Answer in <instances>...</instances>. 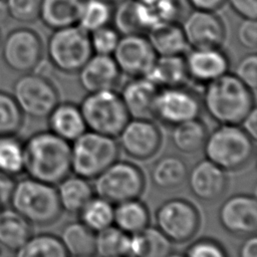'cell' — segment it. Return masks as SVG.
<instances>
[{
    "label": "cell",
    "instance_id": "cell-1",
    "mask_svg": "<svg viewBox=\"0 0 257 257\" xmlns=\"http://www.w3.org/2000/svg\"><path fill=\"white\" fill-rule=\"evenodd\" d=\"M71 173L70 143L47 131H39L24 141V174L56 186Z\"/></svg>",
    "mask_w": 257,
    "mask_h": 257
},
{
    "label": "cell",
    "instance_id": "cell-2",
    "mask_svg": "<svg viewBox=\"0 0 257 257\" xmlns=\"http://www.w3.org/2000/svg\"><path fill=\"white\" fill-rule=\"evenodd\" d=\"M201 102L219 124H240L255 107L254 91L229 72L205 84Z\"/></svg>",
    "mask_w": 257,
    "mask_h": 257
},
{
    "label": "cell",
    "instance_id": "cell-3",
    "mask_svg": "<svg viewBox=\"0 0 257 257\" xmlns=\"http://www.w3.org/2000/svg\"><path fill=\"white\" fill-rule=\"evenodd\" d=\"M9 206L32 226H50L62 214L55 186L27 176L15 182Z\"/></svg>",
    "mask_w": 257,
    "mask_h": 257
},
{
    "label": "cell",
    "instance_id": "cell-4",
    "mask_svg": "<svg viewBox=\"0 0 257 257\" xmlns=\"http://www.w3.org/2000/svg\"><path fill=\"white\" fill-rule=\"evenodd\" d=\"M253 140L239 124H219L208 133L204 155L225 172L245 169L255 155Z\"/></svg>",
    "mask_w": 257,
    "mask_h": 257
},
{
    "label": "cell",
    "instance_id": "cell-5",
    "mask_svg": "<svg viewBox=\"0 0 257 257\" xmlns=\"http://www.w3.org/2000/svg\"><path fill=\"white\" fill-rule=\"evenodd\" d=\"M120 150L115 138L85 131L70 143L71 172L93 180L118 160Z\"/></svg>",
    "mask_w": 257,
    "mask_h": 257
},
{
    "label": "cell",
    "instance_id": "cell-6",
    "mask_svg": "<svg viewBox=\"0 0 257 257\" xmlns=\"http://www.w3.org/2000/svg\"><path fill=\"white\" fill-rule=\"evenodd\" d=\"M87 131L117 138L131 118L115 89L88 92L78 104Z\"/></svg>",
    "mask_w": 257,
    "mask_h": 257
},
{
    "label": "cell",
    "instance_id": "cell-7",
    "mask_svg": "<svg viewBox=\"0 0 257 257\" xmlns=\"http://www.w3.org/2000/svg\"><path fill=\"white\" fill-rule=\"evenodd\" d=\"M46 54L58 71L77 73L92 55L89 34L78 25L54 29L47 39Z\"/></svg>",
    "mask_w": 257,
    "mask_h": 257
},
{
    "label": "cell",
    "instance_id": "cell-8",
    "mask_svg": "<svg viewBox=\"0 0 257 257\" xmlns=\"http://www.w3.org/2000/svg\"><path fill=\"white\" fill-rule=\"evenodd\" d=\"M93 180L94 194L113 205L138 199L146 189L144 172L128 161L116 160Z\"/></svg>",
    "mask_w": 257,
    "mask_h": 257
},
{
    "label": "cell",
    "instance_id": "cell-9",
    "mask_svg": "<svg viewBox=\"0 0 257 257\" xmlns=\"http://www.w3.org/2000/svg\"><path fill=\"white\" fill-rule=\"evenodd\" d=\"M12 96L22 113L34 119H43L59 102L55 84L42 74L22 73L13 83Z\"/></svg>",
    "mask_w": 257,
    "mask_h": 257
},
{
    "label": "cell",
    "instance_id": "cell-10",
    "mask_svg": "<svg viewBox=\"0 0 257 257\" xmlns=\"http://www.w3.org/2000/svg\"><path fill=\"white\" fill-rule=\"evenodd\" d=\"M156 227L172 242L184 244L191 241L201 226L198 208L185 198H170L155 212Z\"/></svg>",
    "mask_w": 257,
    "mask_h": 257
},
{
    "label": "cell",
    "instance_id": "cell-11",
    "mask_svg": "<svg viewBox=\"0 0 257 257\" xmlns=\"http://www.w3.org/2000/svg\"><path fill=\"white\" fill-rule=\"evenodd\" d=\"M44 47L40 35L31 28L11 30L5 37L1 55L4 63L19 73L33 72L41 63Z\"/></svg>",
    "mask_w": 257,
    "mask_h": 257
},
{
    "label": "cell",
    "instance_id": "cell-12",
    "mask_svg": "<svg viewBox=\"0 0 257 257\" xmlns=\"http://www.w3.org/2000/svg\"><path fill=\"white\" fill-rule=\"evenodd\" d=\"M202 109L201 97L185 85L163 87L157 93L153 117L174 126L200 117Z\"/></svg>",
    "mask_w": 257,
    "mask_h": 257
},
{
    "label": "cell",
    "instance_id": "cell-13",
    "mask_svg": "<svg viewBox=\"0 0 257 257\" xmlns=\"http://www.w3.org/2000/svg\"><path fill=\"white\" fill-rule=\"evenodd\" d=\"M117 138L119 150L137 161H147L155 157L163 143L162 132L152 118L131 117Z\"/></svg>",
    "mask_w": 257,
    "mask_h": 257
},
{
    "label": "cell",
    "instance_id": "cell-14",
    "mask_svg": "<svg viewBox=\"0 0 257 257\" xmlns=\"http://www.w3.org/2000/svg\"><path fill=\"white\" fill-rule=\"evenodd\" d=\"M111 56L128 77L147 76L158 57L146 34L121 35Z\"/></svg>",
    "mask_w": 257,
    "mask_h": 257
},
{
    "label": "cell",
    "instance_id": "cell-15",
    "mask_svg": "<svg viewBox=\"0 0 257 257\" xmlns=\"http://www.w3.org/2000/svg\"><path fill=\"white\" fill-rule=\"evenodd\" d=\"M218 221L227 233L234 236H248L257 230V199L246 193L226 198L218 210Z\"/></svg>",
    "mask_w": 257,
    "mask_h": 257
},
{
    "label": "cell",
    "instance_id": "cell-16",
    "mask_svg": "<svg viewBox=\"0 0 257 257\" xmlns=\"http://www.w3.org/2000/svg\"><path fill=\"white\" fill-rule=\"evenodd\" d=\"M181 26L191 48L222 47L226 40V25L213 11L193 9L186 14Z\"/></svg>",
    "mask_w": 257,
    "mask_h": 257
},
{
    "label": "cell",
    "instance_id": "cell-17",
    "mask_svg": "<svg viewBox=\"0 0 257 257\" xmlns=\"http://www.w3.org/2000/svg\"><path fill=\"white\" fill-rule=\"evenodd\" d=\"M186 181L191 194L205 203L220 199L228 186L227 172L206 158L197 162L188 171Z\"/></svg>",
    "mask_w": 257,
    "mask_h": 257
},
{
    "label": "cell",
    "instance_id": "cell-18",
    "mask_svg": "<svg viewBox=\"0 0 257 257\" xmlns=\"http://www.w3.org/2000/svg\"><path fill=\"white\" fill-rule=\"evenodd\" d=\"M189 79L206 84L229 72L230 59L221 47L191 48L185 54Z\"/></svg>",
    "mask_w": 257,
    "mask_h": 257
},
{
    "label": "cell",
    "instance_id": "cell-19",
    "mask_svg": "<svg viewBox=\"0 0 257 257\" xmlns=\"http://www.w3.org/2000/svg\"><path fill=\"white\" fill-rule=\"evenodd\" d=\"M79 84L87 93L115 89L121 72L111 55L94 54L77 72Z\"/></svg>",
    "mask_w": 257,
    "mask_h": 257
},
{
    "label": "cell",
    "instance_id": "cell-20",
    "mask_svg": "<svg viewBox=\"0 0 257 257\" xmlns=\"http://www.w3.org/2000/svg\"><path fill=\"white\" fill-rule=\"evenodd\" d=\"M159 87L146 76L130 77L121 86L119 95L133 118H152Z\"/></svg>",
    "mask_w": 257,
    "mask_h": 257
},
{
    "label": "cell",
    "instance_id": "cell-21",
    "mask_svg": "<svg viewBox=\"0 0 257 257\" xmlns=\"http://www.w3.org/2000/svg\"><path fill=\"white\" fill-rule=\"evenodd\" d=\"M140 23L149 30L169 23H179L187 14L186 0H136Z\"/></svg>",
    "mask_w": 257,
    "mask_h": 257
},
{
    "label": "cell",
    "instance_id": "cell-22",
    "mask_svg": "<svg viewBox=\"0 0 257 257\" xmlns=\"http://www.w3.org/2000/svg\"><path fill=\"white\" fill-rule=\"evenodd\" d=\"M46 119L48 130L68 143L87 131L79 105L71 101H59Z\"/></svg>",
    "mask_w": 257,
    "mask_h": 257
},
{
    "label": "cell",
    "instance_id": "cell-23",
    "mask_svg": "<svg viewBox=\"0 0 257 257\" xmlns=\"http://www.w3.org/2000/svg\"><path fill=\"white\" fill-rule=\"evenodd\" d=\"M55 188L61 210L68 214H78L94 196L93 187L88 180L73 173L61 180Z\"/></svg>",
    "mask_w": 257,
    "mask_h": 257
},
{
    "label": "cell",
    "instance_id": "cell-24",
    "mask_svg": "<svg viewBox=\"0 0 257 257\" xmlns=\"http://www.w3.org/2000/svg\"><path fill=\"white\" fill-rule=\"evenodd\" d=\"M86 0H41L39 20L48 28L77 25Z\"/></svg>",
    "mask_w": 257,
    "mask_h": 257
},
{
    "label": "cell",
    "instance_id": "cell-25",
    "mask_svg": "<svg viewBox=\"0 0 257 257\" xmlns=\"http://www.w3.org/2000/svg\"><path fill=\"white\" fill-rule=\"evenodd\" d=\"M172 244L157 227L148 226L128 236L126 257H165L172 252Z\"/></svg>",
    "mask_w": 257,
    "mask_h": 257
},
{
    "label": "cell",
    "instance_id": "cell-26",
    "mask_svg": "<svg viewBox=\"0 0 257 257\" xmlns=\"http://www.w3.org/2000/svg\"><path fill=\"white\" fill-rule=\"evenodd\" d=\"M32 225L10 206L0 209V246L17 250L31 235Z\"/></svg>",
    "mask_w": 257,
    "mask_h": 257
},
{
    "label": "cell",
    "instance_id": "cell-27",
    "mask_svg": "<svg viewBox=\"0 0 257 257\" xmlns=\"http://www.w3.org/2000/svg\"><path fill=\"white\" fill-rule=\"evenodd\" d=\"M146 77L159 88L185 85L189 76L184 55L158 56Z\"/></svg>",
    "mask_w": 257,
    "mask_h": 257
},
{
    "label": "cell",
    "instance_id": "cell-28",
    "mask_svg": "<svg viewBox=\"0 0 257 257\" xmlns=\"http://www.w3.org/2000/svg\"><path fill=\"white\" fill-rule=\"evenodd\" d=\"M188 168L185 161L176 155H166L158 159L151 168L152 183L160 190H173L187 180Z\"/></svg>",
    "mask_w": 257,
    "mask_h": 257
},
{
    "label": "cell",
    "instance_id": "cell-29",
    "mask_svg": "<svg viewBox=\"0 0 257 257\" xmlns=\"http://www.w3.org/2000/svg\"><path fill=\"white\" fill-rule=\"evenodd\" d=\"M146 35L158 56L184 55L189 49L184 31L179 23L155 27Z\"/></svg>",
    "mask_w": 257,
    "mask_h": 257
},
{
    "label": "cell",
    "instance_id": "cell-30",
    "mask_svg": "<svg viewBox=\"0 0 257 257\" xmlns=\"http://www.w3.org/2000/svg\"><path fill=\"white\" fill-rule=\"evenodd\" d=\"M208 133L204 120L197 117L172 126L171 142L180 153L193 155L203 150Z\"/></svg>",
    "mask_w": 257,
    "mask_h": 257
},
{
    "label": "cell",
    "instance_id": "cell-31",
    "mask_svg": "<svg viewBox=\"0 0 257 257\" xmlns=\"http://www.w3.org/2000/svg\"><path fill=\"white\" fill-rule=\"evenodd\" d=\"M150 222L149 208L140 198L127 200L114 206L113 225L127 235L143 231L150 226Z\"/></svg>",
    "mask_w": 257,
    "mask_h": 257
},
{
    "label": "cell",
    "instance_id": "cell-32",
    "mask_svg": "<svg viewBox=\"0 0 257 257\" xmlns=\"http://www.w3.org/2000/svg\"><path fill=\"white\" fill-rule=\"evenodd\" d=\"M58 237L68 256H94L95 233L79 220L66 223Z\"/></svg>",
    "mask_w": 257,
    "mask_h": 257
},
{
    "label": "cell",
    "instance_id": "cell-33",
    "mask_svg": "<svg viewBox=\"0 0 257 257\" xmlns=\"http://www.w3.org/2000/svg\"><path fill=\"white\" fill-rule=\"evenodd\" d=\"M13 253L14 257H68L59 237L51 233L32 234Z\"/></svg>",
    "mask_w": 257,
    "mask_h": 257
},
{
    "label": "cell",
    "instance_id": "cell-34",
    "mask_svg": "<svg viewBox=\"0 0 257 257\" xmlns=\"http://www.w3.org/2000/svg\"><path fill=\"white\" fill-rule=\"evenodd\" d=\"M0 173L14 179L24 174V141L17 135L0 136Z\"/></svg>",
    "mask_w": 257,
    "mask_h": 257
},
{
    "label": "cell",
    "instance_id": "cell-35",
    "mask_svg": "<svg viewBox=\"0 0 257 257\" xmlns=\"http://www.w3.org/2000/svg\"><path fill=\"white\" fill-rule=\"evenodd\" d=\"M114 205L94 195L78 212L79 221L94 233L113 225Z\"/></svg>",
    "mask_w": 257,
    "mask_h": 257
},
{
    "label": "cell",
    "instance_id": "cell-36",
    "mask_svg": "<svg viewBox=\"0 0 257 257\" xmlns=\"http://www.w3.org/2000/svg\"><path fill=\"white\" fill-rule=\"evenodd\" d=\"M128 236L114 225L96 232L94 255L98 257H126Z\"/></svg>",
    "mask_w": 257,
    "mask_h": 257
},
{
    "label": "cell",
    "instance_id": "cell-37",
    "mask_svg": "<svg viewBox=\"0 0 257 257\" xmlns=\"http://www.w3.org/2000/svg\"><path fill=\"white\" fill-rule=\"evenodd\" d=\"M113 5L103 0H86L77 25L87 33L110 24Z\"/></svg>",
    "mask_w": 257,
    "mask_h": 257
},
{
    "label": "cell",
    "instance_id": "cell-38",
    "mask_svg": "<svg viewBox=\"0 0 257 257\" xmlns=\"http://www.w3.org/2000/svg\"><path fill=\"white\" fill-rule=\"evenodd\" d=\"M111 23L120 35L146 34L138 17L136 0H122L113 5Z\"/></svg>",
    "mask_w": 257,
    "mask_h": 257
},
{
    "label": "cell",
    "instance_id": "cell-39",
    "mask_svg": "<svg viewBox=\"0 0 257 257\" xmlns=\"http://www.w3.org/2000/svg\"><path fill=\"white\" fill-rule=\"evenodd\" d=\"M24 122V114L11 93L0 90V136L17 135Z\"/></svg>",
    "mask_w": 257,
    "mask_h": 257
},
{
    "label": "cell",
    "instance_id": "cell-40",
    "mask_svg": "<svg viewBox=\"0 0 257 257\" xmlns=\"http://www.w3.org/2000/svg\"><path fill=\"white\" fill-rule=\"evenodd\" d=\"M88 34L92 53L101 55H112L121 36L110 24L100 27Z\"/></svg>",
    "mask_w": 257,
    "mask_h": 257
},
{
    "label": "cell",
    "instance_id": "cell-41",
    "mask_svg": "<svg viewBox=\"0 0 257 257\" xmlns=\"http://www.w3.org/2000/svg\"><path fill=\"white\" fill-rule=\"evenodd\" d=\"M9 18L20 23H33L39 19L41 0H5Z\"/></svg>",
    "mask_w": 257,
    "mask_h": 257
},
{
    "label": "cell",
    "instance_id": "cell-42",
    "mask_svg": "<svg viewBox=\"0 0 257 257\" xmlns=\"http://www.w3.org/2000/svg\"><path fill=\"white\" fill-rule=\"evenodd\" d=\"M184 255L185 257H229L222 243L210 237H202L192 242Z\"/></svg>",
    "mask_w": 257,
    "mask_h": 257
},
{
    "label": "cell",
    "instance_id": "cell-43",
    "mask_svg": "<svg viewBox=\"0 0 257 257\" xmlns=\"http://www.w3.org/2000/svg\"><path fill=\"white\" fill-rule=\"evenodd\" d=\"M253 91L257 86V55L250 52L244 55L236 64L234 73Z\"/></svg>",
    "mask_w": 257,
    "mask_h": 257
},
{
    "label": "cell",
    "instance_id": "cell-44",
    "mask_svg": "<svg viewBox=\"0 0 257 257\" xmlns=\"http://www.w3.org/2000/svg\"><path fill=\"white\" fill-rule=\"evenodd\" d=\"M236 38L241 46L249 50L257 47V22L256 19H243L237 27Z\"/></svg>",
    "mask_w": 257,
    "mask_h": 257
},
{
    "label": "cell",
    "instance_id": "cell-45",
    "mask_svg": "<svg viewBox=\"0 0 257 257\" xmlns=\"http://www.w3.org/2000/svg\"><path fill=\"white\" fill-rule=\"evenodd\" d=\"M226 2L242 19L257 18V0H226Z\"/></svg>",
    "mask_w": 257,
    "mask_h": 257
},
{
    "label": "cell",
    "instance_id": "cell-46",
    "mask_svg": "<svg viewBox=\"0 0 257 257\" xmlns=\"http://www.w3.org/2000/svg\"><path fill=\"white\" fill-rule=\"evenodd\" d=\"M16 180L0 173V207L9 206Z\"/></svg>",
    "mask_w": 257,
    "mask_h": 257
},
{
    "label": "cell",
    "instance_id": "cell-47",
    "mask_svg": "<svg viewBox=\"0 0 257 257\" xmlns=\"http://www.w3.org/2000/svg\"><path fill=\"white\" fill-rule=\"evenodd\" d=\"M237 257H257V237L255 234L244 237L238 248Z\"/></svg>",
    "mask_w": 257,
    "mask_h": 257
},
{
    "label": "cell",
    "instance_id": "cell-48",
    "mask_svg": "<svg viewBox=\"0 0 257 257\" xmlns=\"http://www.w3.org/2000/svg\"><path fill=\"white\" fill-rule=\"evenodd\" d=\"M189 6L196 10L216 12L222 8L226 0H186Z\"/></svg>",
    "mask_w": 257,
    "mask_h": 257
},
{
    "label": "cell",
    "instance_id": "cell-49",
    "mask_svg": "<svg viewBox=\"0 0 257 257\" xmlns=\"http://www.w3.org/2000/svg\"><path fill=\"white\" fill-rule=\"evenodd\" d=\"M253 140L257 138V110L254 107L239 124Z\"/></svg>",
    "mask_w": 257,
    "mask_h": 257
},
{
    "label": "cell",
    "instance_id": "cell-50",
    "mask_svg": "<svg viewBox=\"0 0 257 257\" xmlns=\"http://www.w3.org/2000/svg\"><path fill=\"white\" fill-rule=\"evenodd\" d=\"M8 18L9 14L5 0H0V24H4Z\"/></svg>",
    "mask_w": 257,
    "mask_h": 257
},
{
    "label": "cell",
    "instance_id": "cell-51",
    "mask_svg": "<svg viewBox=\"0 0 257 257\" xmlns=\"http://www.w3.org/2000/svg\"><path fill=\"white\" fill-rule=\"evenodd\" d=\"M165 257H185L184 254L182 253H177V252H170L168 255H166Z\"/></svg>",
    "mask_w": 257,
    "mask_h": 257
},
{
    "label": "cell",
    "instance_id": "cell-52",
    "mask_svg": "<svg viewBox=\"0 0 257 257\" xmlns=\"http://www.w3.org/2000/svg\"><path fill=\"white\" fill-rule=\"evenodd\" d=\"M103 1H105V2H107L109 4H111V5H115L116 3H118V2H120L122 0H103Z\"/></svg>",
    "mask_w": 257,
    "mask_h": 257
},
{
    "label": "cell",
    "instance_id": "cell-53",
    "mask_svg": "<svg viewBox=\"0 0 257 257\" xmlns=\"http://www.w3.org/2000/svg\"><path fill=\"white\" fill-rule=\"evenodd\" d=\"M68 257H93V256H68Z\"/></svg>",
    "mask_w": 257,
    "mask_h": 257
},
{
    "label": "cell",
    "instance_id": "cell-54",
    "mask_svg": "<svg viewBox=\"0 0 257 257\" xmlns=\"http://www.w3.org/2000/svg\"><path fill=\"white\" fill-rule=\"evenodd\" d=\"M115 257H124V256H115Z\"/></svg>",
    "mask_w": 257,
    "mask_h": 257
},
{
    "label": "cell",
    "instance_id": "cell-55",
    "mask_svg": "<svg viewBox=\"0 0 257 257\" xmlns=\"http://www.w3.org/2000/svg\"><path fill=\"white\" fill-rule=\"evenodd\" d=\"M1 208H2V207H0V209H1Z\"/></svg>",
    "mask_w": 257,
    "mask_h": 257
}]
</instances>
